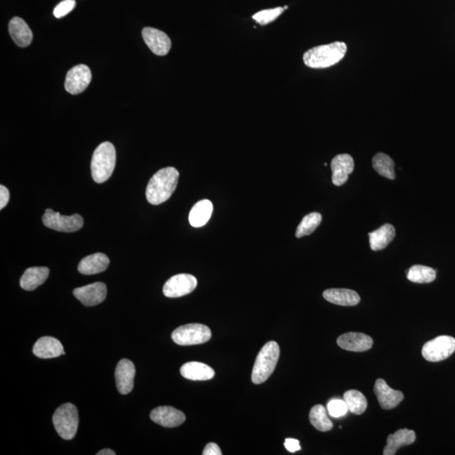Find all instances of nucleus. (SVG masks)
I'll use <instances>...</instances> for the list:
<instances>
[{
  "mask_svg": "<svg viewBox=\"0 0 455 455\" xmlns=\"http://www.w3.org/2000/svg\"><path fill=\"white\" fill-rule=\"evenodd\" d=\"M179 172L174 167H165L152 176L146 189L148 202L159 205L173 194L179 180Z\"/></svg>",
  "mask_w": 455,
  "mask_h": 455,
  "instance_id": "obj_1",
  "label": "nucleus"
},
{
  "mask_svg": "<svg viewBox=\"0 0 455 455\" xmlns=\"http://www.w3.org/2000/svg\"><path fill=\"white\" fill-rule=\"evenodd\" d=\"M346 43L336 41L310 49L303 56L305 65L312 68H326L338 63L346 55Z\"/></svg>",
  "mask_w": 455,
  "mask_h": 455,
  "instance_id": "obj_2",
  "label": "nucleus"
},
{
  "mask_svg": "<svg viewBox=\"0 0 455 455\" xmlns=\"http://www.w3.org/2000/svg\"><path fill=\"white\" fill-rule=\"evenodd\" d=\"M116 161V150L112 143H102L97 148L91 161V174L97 183H103L112 176Z\"/></svg>",
  "mask_w": 455,
  "mask_h": 455,
  "instance_id": "obj_3",
  "label": "nucleus"
},
{
  "mask_svg": "<svg viewBox=\"0 0 455 455\" xmlns=\"http://www.w3.org/2000/svg\"><path fill=\"white\" fill-rule=\"evenodd\" d=\"M280 348L276 341L265 343L258 354L254 364L252 381L254 384H263L271 376L279 362Z\"/></svg>",
  "mask_w": 455,
  "mask_h": 455,
  "instance_id": "obj_4",
  "label": "nucleus"
},
{
  "mask_svg": "<svg viewBox=\"0 0 455 455\" xmlns=\"http://www.w3.org/2000/svg\"><path fill=\"white\" fill-rule=\"evenodd\" d=\"M52 423L61 438L65 440L73 439L79 427L77 408L71 403L61 405L52 416Z\"/></svg>",
  "mask_w": 455,
  "mask_h": 455,
  "instance_id": "obj_5",
  "label": "nucleus"
},
{
  "mask_svg": "<svg viewBox=\"0 0 455 455\" xmlns=\"http://www.w3.org/2000/svg\"><path fill=\"white\" fill-rule=\"evenodd\" d=\"M212 336L210 327L202 324L181 325L172 333V340L180 346H192L207 343Z\"/></svg>",
  "mask_w": 455,
  "mask_h": 455,
  "instance_id": "obj_6",
  "label": "nucleus"
},
{
  "mask_svg": "<svg viewBox=\"0 0 455 455\" xmlns=\"http://www.w3.org/2000/svg\"><path fill=\"white\" fill-rule=\"evenodd\" d=\"M455 339L449 336H440L424 344L422 354L429 362L443 361L454 354Z\"/></svg>",
  "mask_w": 455,
  "mask_h": 455,
  "instance_id": "obj_7",
  "label": "nucleus"
},
{
  "mask_svg": "<svg viewBox=\"0 0 455 455\" xmlns=\"http://www.w3.org/2000/svg\"><path fill=\"white\" fill-rule=\"evenodd\" d=\"M43 222L49 229L67 233L75 232L81 230L83 225V219L81 215L75 214L63 216L52 210H46Z\"/></svg>",
  "mask_w": 455,
  "mask_h": 455,
  "instance_id": "obj_8",
  "label": "nucleus"
},
{
  "mask_svg": "<svg viewBox=\"0 0 455 455\" xmlns=\"http://www.w3.org/2000/svg\"><path fill=\"white\" fill-rule=\"evenodd\" d=\"M197 281L191 274H177L170 278L163 287V293L168 298H179L195 290Z\"/></svg>",
  "mask_w": 455,
  "mask_h": 455,
  "instance_id": "obj_9",
  "label": "nucleus"
},
{
  "mask_svg": "<svg viewBox=\"0 0 455 455\" xmlns=\"http://www.w3.org/2000/svg\"><path fill=\"white\" fill-rule=\"evenodd\" d=\"M91 79H92V74L90 68L85 64H79L68 72L65 89L72 94H81L89 86Z\"/></svg>",
  "mask_w": 455,
  "mask_h": 455,
  "instance_id": "obj_10",
  "label": "nucleus"
},
{
  "mask_svg": "<svg viewBox=\"0 0 455 455\" xmlns=\"http://www.w3.org/2000/svg\"><path fill=\"white\" fill-rule=\"evenodd\" d=\"M73 294L83 305L96 306L105 301L108 290L105 283L98 282L75 288Z\"/></svg>",
  "mask_w": 455,
  "mask_h": 455,
  "instance_id": "obj_11",
  "label": "nucleus"
},
{
  "mask_svg": "<svg viewBox=\"0 0 455 455\" xmlns=\"http://www.w3.org/2000/svg\"><path fill=\"white\" fill-rule=\"evenodd\" d=\"M143 41L155 55L165 56L172 48V41L165 32L158 29L146 28L142 30Z\"/></svg>",
  "mask_w": 455,
  "mask_h": 455,
  "instance_id": "obj_12",
  "label": "nucleus"
},
{
  "mask_svg": "<svg viewBox=\"0 0 455 455\" xmlns=\"http://www.w3.org/2000/svg\"><path fill=\"white\" fill-rule=\"evenodd\" d=\"M374 390L378 398L379 405L385 410L396 408L404 400L403 393L400 390H394L390 388L383 378L377 379L375 382Z\"/></svg>",
  "mask_w": 455,
  "mask_h": 455,
  "instance_id": "obj_13",
  "label": "nucleus"
},
{
  "mask_svg": "<svg viewBox=\"0 0 455 455\" xmlns=\"http://www.w3.org/2000/svg\"><path fill=\"white\" fill-rule=\"evenodd\" d=\"M135 367L130 360L123 359L117 364L115 371L117 388L121 394L130 393L134 389Z\"/></svg>",
  "mask_w": 455,
  "mask_h": 455,
  "instance_id": "obj_14",
  "label": "nucleus"
},
{
  "mask_svg": "<svg viewBox=\"0 0 455 455\" xmlns=\"http://www.w3.org/2000/svg\"><path fill=\"white\" fill-rule=\"evenodd\" d=\"M332 182L336 187L346 183L349 174L354 172V161L350 154H341L332 159Z\"/></svg>",
  "mask_w": 455,
  "mask_h": 455,
  "instance_id": "obj_15",
  "label": "nucleus"
},
{
  "mask_svg": "<svg viewBox=\"0 0 455 455\" xmlns=\"http://www.w3.org/2000/svg\"><path fill=\"white\" fill-rule=\"evenodd\" d=\"M150 418L162 427H176L185 422V416L183 412L176 408L159 407L151 412Z\"/></svg>",
  "mask_w": 455,
  "mask_h": 455,
  "instance_id": "obj_16",
  "label": "nucleus"
},
{
  "mask_svg": "<svg viewBox=\"0 0 455 455\" xmlns=\"http://www.w3.org/2000/svg\"><path fill=\"white\" fill-rule=\"evenodd\" d=\"M337 344L344 350L361 352L370 350L373 346L374 341L366 334L348 332L338 337Z\"/></svg>",
  "mask_w": 455,
  "mask_h": 455,
  "instance_id": "obj_17",
  "label": "nucleus"
},
{
  "mask_svg": "<svg viewBox=\"0 0 455 455\" xmlns=\"http://www.w3.org/2000/svg\"><path fill=\"white\" fill-rule=\"evenodd\" d=\"M33 354L40 358H54L65 354L62 343L51 336L41 337L33 347Z\"/></svg>",
  "mask_w": 455,
  "mask_h": 455,
  "instance_id": "obj_18",
  "label": "nucleus"
},
{
  "mask_svg": "<svg viewBox=\"0 0 455 455\" xmlns=\"http://www.w3.org/2000/svg\"><path fill=\"white\" fill-rule=\"evenodd\" d=\"M9 32L14 43L21 48L32 43L33 34L28 24L20 17H14L9 23Z\"/></svg>",
  "mask_w": 455,
  "mask_h": 455,
  "instance_id": "obj_19",
  "label": "nucleus"
},
{
  "mask_svg": "<svg viewBox=\"0 0 455 455\" xmlns=\"http://www.w3.org/2000/svg\"><path fill=\"white\" fill-rule=\"evenodd\" d=\"M325 301L341 306H355L360 302L356 292L347 288H331L323 293Z\"/></svg>",
  "mask_w": 455,
  "mask_h": 455,
  "instance_id": "obj_20",
  "label": "nucleus"
},
{
  "mask_svg": "<svg viewBox=\"0 0 455 455\" xmlns=\"http://www.w3.org/2000/svg\"><path fill=\"white\" fill-rule=\"evenodd\" d=\"M181 374L193 381H210L214 378L215 372L210 366L199 362H189L181 367Z\"/></svg>",
  "mask_w": 455,
  "mask_h": 455,
  "instance_id": "obj_21",
  "label": "nucleus"
},
{
  "mask_svg": "<svg viewBox=\"0 0 455 455\" xmlns=\"http://www.w3.org/2000/svg\"><path fill=\"white\" fill-rule=\"evenodd\" d=\"M110 264L108 256L96 253L83 258L79 264L78 270L83 275H94L105 272Z\"/></svg>",
  "mask_w": 455,
  "mask_h": 455,
  "instance_id": "obj_22",
  "label": "nucleus"
},
{
  "mask_svg": "<svg viewBox=\"0 0 455 455\" xmlns=\"http://www.w3.org/2000/svg\"><path fill=\"white\" fill-rule=\"evenodd\" d=\"M415 440L416 434L414 431L408 430L407 428L398 430L394 434L389 435L388 438H387V445L383 451V454L385 455L396 454L400 447L412 445L415 442Z\"/></svg>",
  "mask_w": 455,
  "mask_h": 455,
  "instance_id": "obj_23",
  "label": "nucleus"
},
{
  "mask_svg": "<svg viewBox=\"0 0 455 455\" xmlns=\"http://www.w3.org/2000/svg\"><path fill=\"white\" fill-rule=\"evenodd\" d=\"M49 269L45 267H30L22 275L20 284L23 290L26 291L35 290L36 288L45 283L49 276Z\"/></svg>",
  "mask_w": 455,
  "mask_h": 455,
  "instance_id": "obj_24",
  "label": "nucleus"
},
{
  "mask_svg": "<svg viewBox=\"0 0 455 455\" xmlns=\"http://www.w3.org/2000/svg\"><path fill=\"white\" fill-rule=\"evenodd\" d=\"M370 244L372 250L374 252L384 250L396 236V230L390 223H385L377 230L369 234Z\"/></svg>",
  "mask_w": 455,
  "mask_h": 455,
  "instance_id": "obj_25",
  "label": "nucleus"
},
{
  "mask_svg": "<svg viewBox=\"0 0 455 455\" xmlns=\"http://www.w3.org/2000/svg\"><path fill=\"white\" fill-rule=\"evenodd\" d=\"M214 206L210 200L203 199L196 203L189 214L190 225L194 228L203 227L208 222L212 216Z\"/></svg>",
  "mask_w": 455,
  "mask_h": 455,
  "instance_id": "obj_26",
  "label": "nucleus"
},
{
  "mask_svg": "<svg viewBox=\"0 0 455 455\" xmlns=\"http://www.w3.org/2000/svg\"><path fill=\"white\" fill-rule=\"evenodd\" d=\"M310 421L317 430L327 432L332 429L333 423L327 416L326 409L322 405H316L311 409Z\"/></svg>",
  "mask_w": 455,
  "mask_h": 455,
  "instance_id": "obj_27",
  "label": "nucleus"
},
{
  "mask_svg": "<svg viewBox=\"0 0 455 455\" xmlns=\"http://www.w3.org/2000/svg\"><path fill=\"white\" fill-rule=\"evenodd\" d=\"M343 400L346 401L349 412L355 415H361L366 411L367 407L366 397L358 390H347L344 394Z\"/></svg>",
  "mask_w": 455,
  "mask_h": 455,
  "instance_id": "obj_28",
  "label": "nucleus"
},
{
  "mask_svg": "<svg viewBox=\"0 0 455 455\" xmlns=\"http://www.w3.org/2000/svg\"><path fill=\"white\" fill-rule=\"evenodd\" d=\"M407 279L416 283H429L436 279V271L429 267L422 265H412L407 271Z\"/></svg>",
  "mask_w": 455,
  "mask_h": 455,
  "instance_id": "obj_29",
  "label": "nucleus"
},
{
  "mask_svg": "<svg viewBox=\"0 0 455 455\" xmlns=\"http://www.w3.org/2000/svg\"><path fill=\"white\" fill-rule=\"evenodd\" d=\"M374 169L381 176L388 178L390 180L396 179L394 172V163L393 159L384 153H378L373 158Z\"/></svg>",
  "mask_w": 455,
  "mask_h": 455,
  "instance_id": "obj_30",
  "label": "nucleus"
},
{
  "mask_svg": "<svg viewBox=\"0 0 455 455\" xmlns=\"http://www.w3.org/2000/svg\"><path fill=\"white\" fill-rule=\"evenodd\" d=\"M322 221V216L318 212H311L303 217L301 223L296 230V237L302 238L310 235L317 229Z\"/></svg>",
  "mask_w": 455,
  "mask_h": 455,
  "instance_id": "obj_31",
  "label": "nucleus"
},
{
  "mask_svg": "<svg viewBox=\"0 0 455 455\" xmlns=\"http://www.w3.org/2000/svg\"><path fill=\"white\" fill-rule=\"evenodd\" d=\"M285 10L282 7H276L274 9L261 10L254 14L252 18L258 24L265 26L278 19Z\"/></svg>",
  "mask_w": 455,
  "mask_h": 455,
  "instance_id": "obj_32",
  "label": "nucleus"
},
{
  "mask_svg": "<svg viewBox=\"0 0 455 455\" xmlns=\"http://www.w3.org/2000/svg\"><path fill=\"white\" fill-rule=\"evenodd\" d=\"M327 410L330 416L334 418H339L344 416L349 412L346 401L340 399H333L327 404Z\"/></svg>",
  "mask_w": 455,
  "mask_h": 455,
  "instance_id": "obj_33",
  "label": "nucleus"
},
{
  "mask_svg": "<svg viewBox=\"0 0 455 455\" xmlns=\"http://www.w3.org/2000/svg\"><path fill=\"white\" fill-rule=\"evenodd\" d=\"M76 6L75 0H63L59 3L53 10V14L56 18H62L74 9Z\"/></svg>",
  "mask_w": 455,
  "mask_h": 455,
  "instance_id": "obj_34",
  "label": "nucleus"
},
{
  "mask_svg": "<svg viewBox=\"0 0 455 455\" xmlns=\"http://www.w3.org/2000/svg\"><path fill=\"white\" fill-rule=\"evenodd\" d=\"M284 446L291 453H295L301 449V443H299V440L294 438H286Z\"/></svg>",
  "mask_w": 455,
  "mask_h": 455,
  "instance_id": "obj_35",
  "label": "nucleus"
},
{
  "mask_svg": "<svg viewBox=\"0 0 455 455\" xmlns=\"http://www.w3.org/2000/svg\"><path fill=\"white\" fill-rule=\"evenodd\" d=\"M10 201V192L5 185H0V210L6 207Z\"/></svg>",
  "mask_w": 455,
  "mask_h": 455,
  "instance_id": "obj_36",
  "label": "nucleus"
},
{
  "mask_svg": "<svg viewBox=\"0 0 455 455\" xmlns=\"http://www.w3.org/2000/svg\"><path fill=\"white\" fill-rule=\"evenodd\" d=\"M203 455H222L221 450L216 443H210L205 447Z\"/></svg>",
  "mask_w": 455,
  "mask_h": 455,
  "instance_id": "obj_37",
  "label": "nucleus"
},
{
  "mask_svg": "<svg viewBox=\"0 0 455 455\" xmlns=\"http://www.w3.org/2000/svg\"><path fill=\"white\" fill-rule=\"evenodd\" d=\"M97 455H116V453L113 450L109 449H105L100 451L97 454Z\"/></svg>",
  "mask_w": 455,
  "mask_h": 455,
  "instance_id": "obj_38",
  "label": "nucleus"
},
{
  "mask_svg": "<svg viewBox=\"0 0 455 455\" xmlns=\"http://www.w3.org/2000/svg\"><path fill=\"white\" fill-rule=\"evenodd\" d=\"M287 8H288V6H284V7H283V9H284V10H287Z\"/></svg>",
  "mask_w": 455,
  "mask_h": 455,
  "instance_id": "obj_39",
  "label": "nucleus"
}]
</instances>
